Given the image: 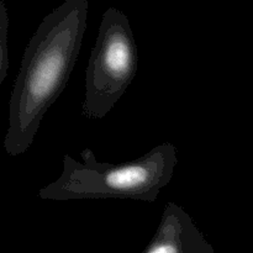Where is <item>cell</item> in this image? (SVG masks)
Masks as SVG:
<instances>
[{
	"instance_id": "cell-5",
	"label": "cell",
	"mask_w": 253,
	"mask_h": 253,
	"mask_svg": "<svg viewBox=\"0 0 253 253\" xmlns=\"http://www.w3.org/2000/svg\"><path fill=\"white\" fill-rule=\"evenodd\" d=\"M9 15L6 5L0 1V85L5 81L9 69V48H7Z\"/></svg>"
},
{
	"instance_id": "cell-4",
	"label": "cell",
	"mask_w": 253,
	"mask_h": 253,
	"mask_svg": "<svg viewBox=\"0 0 253 253\" xmlns=\"http://www.w3.org/2000/svg\"><path fill=\"white\" fill-rule=\"evenodd\" d=\"M142 253H215V250L190 215L180 205L169 202Z\"/></svg>"
},
{
	"instance_id": "cell-2",
	"label": "cell",
	"mask_w": 253,
	"mask_h": 253,
	"mask_svg": "<svg viewBox=\"0 0 253 253\" xmlns=\"http://www.w3.org/2000/svg\"><path fill=\"white\" fill-rule=\"evenodd\" d=\"M82 162L66 155L62 173L39 190L42 200L132 199L153 203L169 184L178 165V150L163 142L128 162H99L90 148L81 152Z\"/></svg>"
},
{
	"instance_id": "cell-3",
	"label": "cell",
	"mask_w": 253,
	"mask_h": 253,
	"mask_svg": "<svg viewBox=\"0 0 253 253\" xmlns=\"http://www.w3.org/2000/svg\"><path fill=\"white\" fill-rule=\"evenodd\" d=\"M137 66V46L128 17L116 7H108L85 69L82 115L90 120L105 118L131 85Z\"/></svg>"
},
{
	"instance_id": "cell-1",
	"label": "cell",
	"mask_w": 253,
	"mask_h": 253,
	"mask_svg": "<svg viewBox=\"0 0 253 253\" xmlns=\"http://www.w3.org/2000/svg\"><path fill=\"white\" fill-rule=\"evenodd\" d=\"M88 0H66L30 39L9 101L4 148L11 157L31 147L42 119L66 88L88 25Z\"/></svg>"
}]
</instances>
